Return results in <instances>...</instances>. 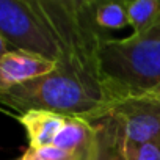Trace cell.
<instances>
[{"mask_svg":"<svg viewBox=\"0 0 160 160\" xmlns=\"http://www.w3.org/2000/svg\"><path fill=\"white\" fill-rule=\"evenodd\" d=\"M99 82L110 108L148 94L160 83V16L127 38H104L98 52Z\"/></svg>","mask_w":160,"mask_h":160,"instance_id":"cell-1","label":"cell"},{"mask_svg":"<svg viewBox=\"0 0 160 160\" xmlns=\"http://www.w3.org/2000/svg\"><path fill=\"white\" fill-rule=\"evenodd\" d=\"M38 7L61 49V58L57 66L80 78L104 98L99 82L98 52L101 41L110 36L96 28L90 0H38Z\"/></svg>","mask_w":160,"mask_h":160,"instance_id":"cell-2","label":"cell"},{"mask_svg":"<svg viewBox=\"0 0 160 160\" xmlns=\"http://www.w3.org/2000/svg\"><path fill=\"white\" fill-rule=\"evenodd\" d=\"M0 104L19 115L30 110H46L88 121H99L112 110L99 93L58 66L50 74L0 90Z\"/></svg>","mask_w":160,"mask_h":160,"instance_id":"cell-3","label":"cell"},{"mask_svg":"<svg viewBox=\"0 0 160 160\" xmlns=\"http://www.w3.org/2000/svg\"><path fill=\"white\" fill-rule=\"evenodd\" d=\"M0 36L11 50L58 63V39L38 7V0H0Z\"/></svg>","mask_w":160,"mask_h":160,"instance_id":"cell-4","label":"cell"},{"mask_svg":"<svg viewBox=\"0 0 160 160\" xmlns=\"http://www.w3.org/2000/svg\"><path fill=\"white\" fill-rule=\"evenodd\" d=\"M124 143H144L160 137V102L132 98L115 104L108 113Z\"/></svg>","mask_w":160,"mask_h":160,"instance_id":"cell-5","label":"cell"},{"mask_svg":"<svg viewBox=\"0 0 160 160\" xmlns=\"http://www.w3.org/2000/svg\"><path fill=\"white\" fill-rule=\"evenodd\" d=\"M57 69V63L46 58L10 50L0 57V90H8L22 85Z\"/></svg>","mask_w":160,"mask_h":160,"instance_id":"cell-6","label":"cell"},{"mask_svg":"<svg viewBox=\"0 0 160 160\" xmlns=\"http://www.w3.org/2000/svg\"><path fill=\"white\" fill-rule=\"evenodd\" d=\"M98 141V126L94 121L83 118L66 116V122L57 135L53 146L82 155L83 160H90Z\"/></svg>","mask_w":160,"mask_h":160,"instance_id":"cell-7","label":"cell"},{"mask_svg":"<svg viewBox=\"0 0 160 160\" xmlns=\"http://www.w3.org/2000/svg\"><path fill=\"white\" fill-rule=\"evenodd\" d=\"M18 119L27 132L30 148H44L53 144L57 135L66 122V116L46 110H30L19 115Z\"/></svg>","mask_w":160,"mask_h":160,"instance_id":"cell-8","label":"cell"},{"mask_svg":"<svg viewBox=\"0 0 160 160\" xmlns=\"http://www.w3.org/2000/svg\"><path fill=\"white\" fill-rule=\"evenodd\" d=\"M90 10L96 28L107 36H110V32L121 30L129 25L122 0L119 2L116 0H107V2L90 0Z\"/></svg>","mask_w":160,"mask_h":160,"instance_id":"cell-9","label":"cell"},{"mask_svg":"<svg viewBox=\"0 0 160 160\" xmlns=\"http://www.w3.org/2000/svg\"><path fill=\"white\" fill-rule=\"evenodd\" d=\"M94 122L98 126V141L90 160H126L121 152L119 133L110 116H105Z\"/></svg>","mask_w":160,"mask_h":160,"instance_id":"cell-10","label":"cell"},{"mask_svg":"<svg viewBox=\"0 0 160 160\" xmlns=\"http://www.w3.org/2000/svg\"><path fill=\"white\" fill-rule=\"evenodd\" d=\"M122 3L133 33L149 28L160 16V0H122Z\"/></svg>","mask_w":160,"mask_h":160,"instance_id":"cell-11","label":"cell"},{"mask_svg":"<svg viewBox=\"0 0 160 160\" xmlns=\"http://www.w3.org/2000/svg\"><path fill=\"white\" fill-rule=\"evenodd\" d=\"M121 152L126 160H160V137L144 143H124L121 140Z\"/></svg>","mask_w":160,"mask_h":160,"instance_id":"cell-12","label":"cell"},{"mask_svg":"<svg viewBox=\"0 0 160 160\" xmlns=\"http://www.w3.org/2000/svg\"><path fill=\"white\" fill-rule=\"evenodd\" d=\"M19 160H83V157L50 144L44 148H28Z\"/></svg>","mask_w":160,"mask_h":160,"instance_id":"cell-13","label":"cell"},{"mask_svg":"<svg viewBox=\"0 0 160 160\" xmlns=\"http://www.w3.org/2000/svg\"><path fill=\"white\" fill-rule=\"evenodd\" d=\"M144 96H148V98H152V99H155V101H158L160 102V83L155 87V88H152L148 94H144Z\"/></svg>","mask_w":160,"mask_h":160,"instance_id":"cell-14","label":"cell"},{"mask_svg":"<svg viewBox=\"0 0 160 160\" xmlns=\"http://www.w3.org/2000/svg\"><path fill=\"white\" fill-rule=\"evenodd\" d=\"M10 50H11V49L8 47V44L3 41V38H2V36H0V57H2L3 53H7V52H10Z\"/></svg>","mask_w":160,"mask_h":160,"instance_id":"cell-15","label":"cell"}]
</instances>
